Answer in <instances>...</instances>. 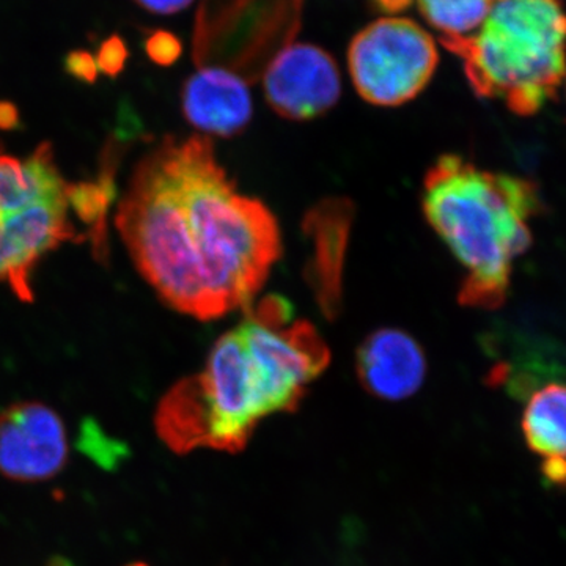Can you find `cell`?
<instances>
[{"instance_id":"obj_8","label":"cell","mask_w":566,"mask_h":566,"mask_svg":"<svg viewBox=\"0 0 566 566\" xmlns=\"http://www.w3.org/2000/svg\"><path fill=\"white\" fill-rule=\"evenodd\" d=\"M356 370L364 389L386 401H401L422 387L427 359L422 346L395 327L375 331L357 349Z\"/></svg>"},{"instance_id":"obj_4","label":"cell","mask_w":566,"mask_h":566,"mask_svg":"<svg viewBox=\"0 0 566 566\" xmlns=\"http://www.w3.org/2000/svg\"><path fill=\"white\" fill-rule=\"evenodd\" d=\"M566 18L558 0H502L472 39L442 36L464 61L476 95L502 96L510 111L536 114L566 73Z\"/></svg>"},{"instance_id":"obj_12","label":"cell","mask_w":566,"mask_h":566,"mask_svg":"<svg viewBox=\"0 0 566 566\" xmlns=\"http://www.w3.org/2000/svg\"><path fill=\"white\" fill-rule=\"evenodd\" d=\"M493 0H417L424 20L442 36H463L486 21Z\"/></svg>"},{"instance_id":"obj_2","label":"cell","mask_w":566,"mask_h":566,"mask_svg":"<svg viewBox=\"0 0 566 566\" xmlns=\"http://www.w3.org/2000/svg\"><path fill=\"white\" fill-rule=\"evenodd\" d=\"M212 346L199 375L163 398L155 424L177 453L238 452L268 417L292 412L329 364L315 327L293 322L292 307L270 296Z\"/></svg>"},{"instance_id":"obj_17","label":"cell","mask_w":566,"mask_h":566,"mask_svg":"<svg viewBox=\"0 0 566 566\" xmlns=\"http://www.w3.org/2000/svg\"><path fill=\"white\" fill-rule=\"evenodd\" d=\"M137 6L155 14H174L188 9L192 0H136Z\"/></svg>"},{"instance_id":"obj_21","label":"cell","mask_w":566,"mask_h":566,"mask_svg":"<svg viewBox=\"0 0 566 566\" xmlns=\"http://www.w3.org/2000/svg\"><path fill=\"white\" fill-rule=\"evenodd\" d=\"M499 2H502V0H499Z\"/></svg>"},{"instance_id":"obj_5","label":"cell","mask_w":566,"mask_h":566,"mask_svg":"<svg viewBox=\"0 0 566 566\" xmlns=\"http://www.w3.org/2000/svg\"><path fill=\"white\" fill-rule=\"evenodd\" d=\"M433 39L415 21L381 18L354 36L348 69L365 102L395 107L427 87L438 66Z\"/></svg>"},{"instance_id":"obj_13","label":"cell","mask_w":566,"mask_h":566,"mask_svg":"<svg viewBox=\"0 0 566 566\" xmlns=\"http://www.w3.org/2000/svg\"><path fill=\"white\" fill-rule=\"evenodd\" d=\"M111 185H81L74 186L69 191L70 207L76 210L82 221L87 223H99L106 216L107 205H109Z\"/></svg>"},{"instance_id":"obj_15","label":"cell","mask_w":566,"mask_h":566,"mask_svg":"<svg viewBox=\"0 0 566 566\" xmlns=\"http://www.w3.org/2000/svg\"><path fill=\"white\" fill-rule=\"evenodd\" d=\"M148 57L158 65H172L181 54V44L177 36L169 32H155L145 43Z\"/></svg>"},{"instance_id":"obj_9","label":"cell","mask_w":566,"mask_h":566,"mask_svg":"<svg viewBox=\"0 0 566 566\" xmlns=\"http://www.w3.org/2000/svg\"><path fill=\"white\" fill-rule=\"evenodd\" d=\"M181 104L186 120L207 137L237 136L252 118L249 82L222 66H199L182 87Z\"/></svg>"},{"instance_id":"obj_7","label":"cell","mask_w":566,"mask_h":566,"mask_svg":"<svg viewBox=\"0 0 566 566\" xmlns=\"http://www.w3.org/2000/svg\"><path fill=\"white\" fill-rule=\"evenodd\" d=\"M66 457L65 427L46 405H13L0 415V474L40 482L57 475Z\"/></svg>"},{"instance_id":"obj_6","label":"cell","mask_w":566,"mask_h":566,"mask_svg":"<svg viewBox=\"0 0 566 566\" xmlns=\"http://www.w3.org/2000/svg\"><path fill=\"white\" fill-rule=\"evenodd\" d=\"M263 91L275 114L289 120H312L333 109L340 98V71L322 48L289 44L264 69Z\"/></svg>"},{"instance_id":"obj_11","label":"cell","mask_w":566,"mask_h":566,"mask_svg":"<svg viewBox=\"0 0 566 566\" xmlns=\"http://www.w3.org/2000/svg\"><path fill=\"white\" fill-rule=\"evenodd\" d=\"M521 431L543 460H566V382H547L528 398Z\"/></svg>"},{"instance_id":"obj_14","label":"cell","mask_w":566,"mask_h":566,"mask_svg":"<svg viewBox=\"0 0 566 566\" xmlns=\"http://www.w3.org/2000/svg\"><path fill=\"white\" fill-rule=\"evenodd\" d=\"M126 59H128V50H126L125 41L120 36L114 35L103 41L95 61L103 74L114 77L125 69Z\"/></svg>"},{"instance_id":"obj_3","label":"cell","mask_w":566,"mask_h":566,"mask_svg":"<svg viewBox=\"0 0 566 566\" xmlns=\"http://www.w3.org/2000/svg\"><path fill=\"white\" fill-rule=\"evenodd\" d=\"M539 207L531 181L485 172L460 156H441L428 170L423 211L465 268L461 304L497 308L504 303L513 260L531 245L528 219Z\"/></svg>"},{"instance_id":"obj_20","label":"cell","mask_w":566,"mask_h":566,"mask_svg":"<svg viewBox=\"0 0 566 566\" xmlns=\"http://www.w3.org/2000/svg\"><path fill=\"white\" fill-rule=\"evenodd\" d=\"M129 566H147V565L136 564V565H129Z\"/></svg>"},{"instance_id":"obj_1","label":"cell","mask_w":566,"mask_h":566,"mask_svg":"<svg viewBox=\"0 0 566 566\" xmlns=\"http://www.w3.org/2000/svg\"><path fill=\"white\" fill-rule=\"evenodd\" d=\"M117 226L159 296L203 322L251 307L282 252L273 212L237 192L207 136L150 153Z\"/></svg>"},{"instance_id":"obj_16","label":"cell","mask_w":566,"mask_h":566,"mask_svg":"<svg viewBox=\"0 0 566 566\" xmlns=\"http://www.w3.org/2000/svg\"><path fill=\"white\" fill-rule=\"evenodd\" d=\"M65 70L70 76L85 84H93L98 77V65H96L95 55L87 51H73L66 55Z\"/></svg>"},{"instance_id":"obj_18","label":"cell","mask_w":566,"mask_h":566,"mask_svg":"<svg viewBox=\"0 0 566 566\" xmlns=\"http://www.w3.org/2000/svg\"><path fill=\"white\" fill-rule=\"evenodd\" d=\"M542 475L549 485H566V460H543Z\"/></svg>"},{"instance_id":"obj_10","label":"cell","mask_w":566,"mask_h":566,"mask_svg":"<svg viewBox=\"0 0 566 566\" xmlns=\"http://www.w3.org/2000/svg\"><path fill=\"white\" fill-rule=\"evenodd\" d=\"M57 193V181L40 164L0 155V282L13 281L7 230L14 216Z\"/></svg>"},{"instance_id":"obj_19","label":"cell","mask_w":566,"mask_h":566,"mask_svg":"<svg viewBox=\"0 0 566 566\" xmlns=\"http://www.w3.org/2000/svg\"><path fill=\"white\" fill-rule=\"evenodd\" d=\"M18 111L11 103L0 102V128L9 129L17 126Z\"/></svg>"}]
</instances>
